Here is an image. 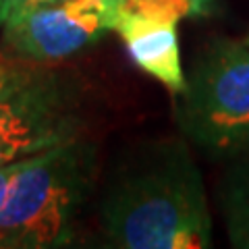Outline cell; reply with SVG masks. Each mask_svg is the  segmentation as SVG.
Wrapping results in <instances>:
<instances>
[{
	"mask_svg": "<svg viewBox=\"0 0 249 249\" xmlns=\"http://www.w3.org/2000/svg\"><path fill=\"white\" fill-rule=\"evenodd\" d=\"M54 116L48 81L25 60L0 52V121Z\"/></svg>",
	"mask_w": 249,
	"mask_h": 249,
	"instance_id": "6",
	"label": "cell"
},
{
	"mask_svg": "<svg viewBox=\"0 0 249 249\" xmlns=\"http://www.w3.org/2000/svg\"><path fill=\"white\" fill-rule=\"evenodd\" d=\"M21 164H23V158L17 160V162H11V164L0 166V208H2L6 196H9V187H11V183H13L15 175L19 173Z\"/></svg>",
	"mask_w": 249,
	"mask_h": 249,
	"instance_id": "10",
	"label": "cell"
},
{
	"mask_svg": "<svg viewBox=\"0 0 249 249\" xmlns=\"http://www.w3.org/2000/svg\"><path fill=\"white\" fill-rule=\"evenodd\" d=\"M123 0H58L6 19L4 42L25 60L56 62L116 27Z\"/></svg>",
	"mask_w": 249,
	"mask_h": 249,
	"instance_id": "4",
	"label": "cell"
},
{
	"mask_svg": "<svg viewBox=\"0 0 249 249\" xmlns=\"http://www.w3.org/2000/svg\"><path fill=\"white\" fill-rule=\"evenodd\" d=\"M222 212L232 245L249 249V164L229 175L222 191Z\"/></svg>",
	"mask_w": 249,
	"mask_h": 249,
	"instance_id": "8",
	"label": "cell"
},
{
	"mask_svg": "<svg viewBox=\"0 0 249 249\" xmlns=\"http://www.w3.org/2000/svg\"><path fill=\"white\" fill-rule=\"evenodd\" d=\"M106 237L124 249H204L212 243L206 193L183 147H164L123 175L102 208Z\"/></svg>",
	"mask_w": 249,
	"mask_h": 249,
	"instance_id": "1",
	"label": "cell"
},
{
	"mask_svg": "<svg viewBox=\"0 0 249 249\" xmlns=\"http://www.w3.org/2000/svg\"><path fill=\"white\" fill-rule=\"evenodd\" d=\"M65 142L54 116H19L0 121V166Z\"/></svg>",
	"mask_w": 249,
	"mask_h": 249,
	"instance_id": "7",
	"label": "cell"
},
{
	"mask_svg": "<svg viewBox=\"0 0 249 249\" xmlns=\"http://www.w3.org/2000/svg\"><path fill=\"white\" fill-rule=\"evenodd\" d=\"M83 175V156L69 142L23 158L0 208V249L62 243L81 199Z\"/></svg>",
	"mask_w": 249,
	"mask_h": 249,
	"instance_id": "2",
	"label": "cell"
},
{
	"mask_svg": "<svg viewBox=\"0 0 249 249\" xmlns=\"http://www.w3.org/2000/svg\"><path fill=\"white\" fill-rule=\"evenodd\" d=\"M181 124L199 145L216 152L249 145V48L216 42L185 81Z\"/></svg>",
	"mask_w": 249,
	"mask_h": 249,
	"instance_id": "3",
	"label": "cell"
},
{
	"mask_svg": "<svg viewBox=\"0 0 249 249\" xmlns=\"http://www.w3.org/2000/svg\"><path fill=\"white\" fill-rule=\"evenodd\" d=\"M177 19L121 6L114 31L123 37L135 65L168 91L183 93L185 73L178 52Z\"/></svg>",
	"mask_w": 249,
	"mask_h": 249,
	"instance_id": "5",
	"label": "cell"
},
{
	"mask_svg": "<svg viewBox=\"0 0 249 249\" xmlns=\"http://www.w3.org/2000/svg\"><path fill=\"white\" fill-rule=\"evenodd\" d=\"M52 2H58V0H2V23L9 17H13V15L40 9V6L52 4Z\"/></svg>",
	"mask_w": 249,
	"mask_h": 249,
	"instance_id": "9",
	"label": "cell"
},
{
	"mask_svg": "<svg viewBox=\"0 0 249 249\" xmlns=\"http://www.w3.org/2000/svg\"><path fill=\"white\" fill-rule=\"evenodd\" d=\"M247 46H249V40H247Z\"/></svg>",
	"mask_w": 249,
	"mask_h": 249,
	"instance_id": "12",
	"label": "cell"
},
{
	"mask_svg": "<svg viewBox=\"0 0 249 249\" xmlns=\"http://www.w3.org/2000/svg\"><path fill=\"white\" fill-rule=\"evenodd\" d=\"M0 23H2V0H0Z\"/></svg>",
	"mask_w": 249,
	"mask_h": 249,
	"instance_id": "11",
	"label": "cell"
}]
</instances>
